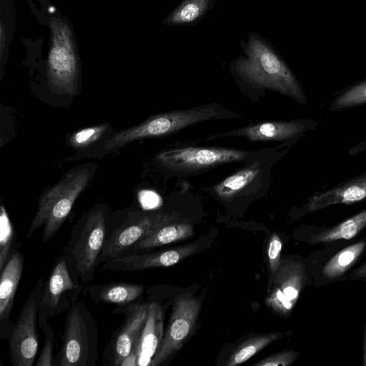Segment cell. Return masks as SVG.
<instances>
[{
  "label": "cell",
  "instance_id": "21",
  "mask_svg": "<svg viewBox=\"0 0 366 366\" xmlns=\"http://www.w3.org/2000/svg\"><path fill=\"white\" fill-rule=\"evenodd\" d=\"M114 132L110 124L102 123L83 128L70 134L66 140L67 144L71 148L79 152L70 159L93 156Z\"/></svg>",
  "mask_w": 366,
  "mask_h": 366
},
{
  "label": "cell",
  "instance_id": "33",
  "mask_svg": "<svg viewBox=\"0 0 366 366\" xmlns=\"http://www.w3.org/2000/svg\"><path fill=\"white\" fill-rule=\"evenodd\" d=\"M366 150V139L348 149L350 156H356Z\"/></svg>",
  "mask_w": 366,
  "mask_h": 366
},
{
  "label": "cell",
  "instance_id": "16",
  "mask_svg": "<svg viewBox=\"0 0 366 366\" xmlns=\"http://www.w3.org/2000/svg\"><path fill=\"white\" fill-rule=\"evenodd\" d=\"M197 248V244H190L166 250L125 252L104 262L102 269L137 272L156 267H170L195 253Z\"/></svg>",
  "mask_w": 366,
  "mask_h": 366
},
{
  "label": "cell",
  "instance_id": "4",
  "mask_svg": "<svg viewBox=\"0 0 366 366\" xmlns=\"http://www.w3.org/2000/svg\"><path fill=\"white\" fill-rule=\"evenodd\" d=\"M109 207L98 204L74 223L63 254L71 273L86 285L94 280L97 259L104 244Z\"/></svg>",
  "mask_w": 366,
  "mask_h": 366
},
{
  "label": "cell",
  "instance_id": "28",
  "mask_svg": "<svg viewBox=\"0 0 366 366\" xmlns=\"http://www.w3.org/2000/svg\"><path fill=\"white\" fill-rule=\"evenodd\" d=\"M366 104V79L340 92L330 104V109L339 112Z\"/></svg>",
  "mask_w": 366,
  "mask_h": 366
},
{
  "label": "cell",
  "instance_id": "35",
  "mask_svg": "<svg viewBox=\"0 0 366 366\" xmlns=\"http://www.w3.org/2000/svg\"><path fill=\"white\" fill-rule=\"evenodd\" d=\"M364 361H365V365H366V325H365V338H364Z\"/></svg>",
  "mask_w": 366,
  "mask_h": 366
},
{
  "label": "cell",
  "instance_id": "11",
  "mask_svg": "<svg viewBox=\"0 0 366 366\" xmlns=\"http://www.w3.org/2000/svg\"><path fill=\"white\" fill-rule=\"evenodd\" d=\"M52 46L47 66L48 80L55 92L74 95L78 91L79 66L69 29L53 22Z\"/></svg>",
  "mask_w": 366,
  "mask_h": 366
},
{
  "label": "cell",
  "instance_id": "20",
  "mask_svg": "<svg viewBox=\"0 0 366 366\" xmlns=\"http://www.w3.org/2000/svg\"><path fill=\"white\" fill-rule=\"evenodd\" d=\"M144 290L145 286L143 285L124 282L86 284L84 286L81 295L96 304L104 303L121 306L142 299Z\"/></svg>",
  "mask_w": 366,
  "mask_h": 366
},
{
  "label": "cell",
  "instance_id": "30",
  "mask_svg": "<svg viewBox=\"0 0 366 366\" xmlns=\"http://www.w3.org/2000/svg\"><path fill=\"white\" fill-rule=\"evenodd\" d=\"M298 353L293 350H284L269 355L257 363L255 366H289L298 357Z\"/></svg>",
  "mask_w": 366,
  "mask_h": 366
},
{
  "label": "cell",
  "instance_id": "15",
  "mask_svg": "<svg viewBox=\"0 0 366 366\" xmlns=\"http://www.w3.org/2000/svg\"><path fill=\"white\" fill-rule=\"evenodd\" d=\"M304 277L305 269L300 262L282 259L279 268L270 277L265 305L280 315H288L299 298Z\"/></svg>",
  "mask_w": 366,
  "mask_h": 366
},
{
  "label": "cell",
  "instance_id": "9",
  "mask_svg": "<svg viewBox=\"0 0 366 366\" xmlns=\"http://www.w3.org/2000/svg\"><path fill=\"white\" fill-rule=\"evenodd\" d=\"M84 285L71 273L62 253L44 281L39 308L40 328L49 323V317L67 312L76 302Z\"/></svg>",
  "mask_w": 366,
  "mask_h": 366
},
{
  "label": "cell",
  "instance_id": "31",
  "mask_svg": "<svg viewBox=\"0 0 366 366\" xmlns=\"http://www.w3.org/2000/svg\"><path fill=\"white\" fill-rule=\"evenodd\" d=\"M282 239L277 234H272L269 239L267 259L271 275L279 268L281 262Z\"/></svg>",
  "mask_w": 366,
  "mask_h": 366
},
{
  "label": "cell",
  "instance_id": "19",
  "mask_svg": "<svg viewBox=\"0 0 366 366\" xmlns=\"http://www.w3.org/2000/svg\"><path fill=\"white\" fill-rule=\"evenodd\" d=\"M164 312L161 305L149 299L148 316L134 352L123 362L127 365H149L163 335Z\"/></svg>",
  "mask_w": 366,
  "mask_h": 366
},
{
  "label": "cell",
  "instance_id": "14",
  "mask_svg": "<svg viewBox=\"0 0 366 366\" xmlns=\"http://www.w3.org/2000/svg\"><path fill=\"white\" fill-rule=\"evenodd\" d=\"M317 122L301 118L289 121H264L206 137L204 141L241 137L252 142H282L292 146L307 132L316 129Z\"/></svg>",
  "mask_w": 366,
  "mask_h": 366
},
{
  "label": "cell",
  "instance_id": "18",
  "mask_svg": "<svg viewBox=\"0 0 366 366\" xmlns=\"http://www.w3.org/2000/svg\"><path fill=\"white\" fill-rule=\"evenodd\" d=\"M24 257L16 251L10 257L0 277V339L9 340L14 323L11 320L15 295L24 270Z\"/></svg>",
  "mask_w": 366,
  "mask_h": 366
},
{
  "label": "cell",
  "instance_id": "8",
  "mask_svg": "<svg viewBox=\"0 0 366 366\" xmlns=\"http://www.w3.org/2000/svg\"><path fill=\"white\" fill-rule=\"evenodd\" d=\"M45 279L44 275L38 279L14 322L8 340L13 366H33L35 363L39 345L37 318Z\"/></svg>",
  "mask_w": 366,
  "mask_h": 366
},
{
  "label": "cell",
  "instance_id": "25",
  "mask_svg": "<svg viewBox=\"0 0 366 366\" xmlns=\"http://www.w3.org/2000/svg\"><path fill=\"white\" fill-rule=\"evenodd\" d=\"M282 335L280 332H269L247 339L230 355L226 365L235 366L246 362Z\"/></svg>",
  "mask_w": 366,
  "mask_h": 366
},
{
  "label": "cell",
  "instance_id": "3",
  "mask_svg": "<svg viewBox=\"0 0 366 366\" xmlns=\"http://www.w3.org/2000/svg\"><path fill=\"white\" fill-rule=\"evenodd\" d=\"M239 118L242 116L218 103L157 114L137 125L115 132L103 144L101 153L104 155L134 141L168 136L201 122Z\"/></svg>",
  "mask_w": 366,
  "mask_h": 366
},
{
  "label": "cell",
  "instance_id": "7",
  "mask_svg": "<svg viewBox=\"0 0 366 366\" xmlns=\"http://www.w3.org/2000/svg\"><path fill=\"white\" fill-rule=\"evenodd\" d=\"M166 212H151L127 208L115 215L109 214L104 246L97 259L98 265L115 258L161 225L172 221Z\"/></svg>",
  "mask_w": 366,
  "mask_h": 366
},
{
  "label": "cell",
  "instance_id": "24",
  "mask_svg": "<svg viewBox=\"0 0 366 366\" xmlns=\"http://www.w3.org/2000/svg\"><path fill=\"white\" fill-rule=\"evenodd\" d=\"M366 227V208L354 216L331 228L317 234L315 242H328L339 239H350Z\"/></svg>",
  "mask_w": 366,
  "mask_h": 366
},
{
  "label": "cell",
  "instance_id": "1",
  "mask_svg": "<svg viewBox=\"0 0 366 366\" xmlns=\"http://www.w3.org/2000/svg\"><path fill=\"white\" fill-rule=\"evenodd\" d=\"M240 46L244 54L231 61L230 69L241 86L252 92L273 91L302 105L307 103L299 80L267 39L250 31Z\"/></svg>",
  "mask_w": 366,
  "mask_h": 366
},
{
  "label": "cell",
  "instance_id": "6",
  "mask_svg": "<svg viewBox=\"0 0 366 366\" xmlns=\"http://www.w3.org/2000/svg\"><path fill=\"white\" fill-rule=\"evenodd\" d=\"M257 152L227 147H185L162 150L154 159L166 174L181 177L199 174L225 164L246 162Z\"/></svg>",
  "mask_w": 366,
  "mask_h": 366
},
{
  "label": "cell",
  "instance_id": "17",
  "mask_svg": "<svg viewBox=\"0 0 366 366\" xmlns=\"http://www.w3.org/2000/svg\"><path fill=\"white\" fill-rule=\"evenodd\" d=\"M366 199V169L324 191L312 194L300 209L305 214L338 204H352Z\"/></svg>",
  "mask_w": 366,
  "mask_h": 366
},
{
  "label": "cell",
  "instance_id": "13",
  "mask_svg": "<svg viewBox=\"0 0 366 366\" xmlns=\"http://www.w3.org/2000/svg\"><path fill=\"white\" fill-rule=\"evenodd\" d=\"M201 305L200 300L191 294L176 297L161 345L149 366L162 365L182 348L194 330Z\"/></svg>",
  "mask_w": 366,
  "mask_h": 366
},
{
  "label": "cell",
  "instance_id": "23",
  "mask_svg": "<svg viewBox=\"0 0 366 366\" xmlns=\"http://www.w3.org/2000/svg\"><path fill=\"white\" fill-rule=\"evenodd\" d=\"M216 0H182L162 21L171 26H191L199 23L214 7Z\"/></svg>",
  "mask_w": 366,
  "mask_h": 366
},
{
  "label": "cell",
  "instance_id": "26",
  "mask_svg": "<svg viewBox=\"0 0 366 366\" xmlns=\"http://www.w3.org/2000/svg\"><path fill=\"white\" fill-rule=\"evenodd\" d=\"M365 247L366 243L362 241L339 252L325 264L323 274L328 279L340 277L356 262Z\"/></svg>",
  "mask_w": 366,
  "mask_h": 366
},
{
  "label": "cell",
  "instance_id": "5",
  "mask_svg": "<svg viewBox=\"0 0 366 366\" xmlns=\"http://www.w3.org/2000/svg\"><path fill=\"white\" fill-rule=\"evenodd\" d=\"M98 345L97 322L83 300L75 302L65 315L57 366H95Z\"/></svg>",
  "mask_w": 366,
  "mask_h": 366
},
{
  "label": "cell",
  "instance_id": "12",
  "mask_svg": "<svg viewBox=\"0 0 366 366\" xmlns=\"http://www.w3.org/2000/svg\"><path fill=\"white\" fill-rule=\"evenodd\" d=\"M285 153V152H284ZM267 149L257 151L256 155L239 170L209 189L219 199L231 201L249 194L265 186L274 163L284 154Z\"/></svg>",
  "mask_w": 366,
  "mask_h": 366
},
{
  "label": "cell",
  "instance_id": "27",
  "mask_svg": "<svg viewBox=\"0 0 366 366\" xmlns=\"http://www.w3.org/2000/svg\"><path fill=\"white\" fill-rule=\"evenodd\" d=\"M16 232L3 204L0 206V272L17 251L16 249Z\"/></svg>",
  "mask_w": 366,
  "mask_h": 366
},
{
  "label": "cell",
  "instance_id": "22",
  "mask_svg": "<svg viewBox=\"0 0 366 366\" xmlns=\"http://www.w3.org/2000/svg\"><path fill=\"white\" fill-rule=\"evenodd\" d=\"M172 222L157 227L126 252L149 250L187 239L194 235V228L192 224L189 222L172 223Z\"/></svg>",
  "mask_w": 366,
  "mask_h": 366
},
{
  "label": "cell",
  "instance_id": "34",
  "mask_svg": "<svg viewBox=\"0 0 366 366\" xmlns=\"http://www.w3.org/2000/svg\"><path fill=\"white\" fill-rule=\"evenodd\" d=\"M355 275L360 277H366V262L357 268Z\"/></svg>",
  "mask_w": 366,
  "mask_h": 366
},
{
  "label": "cell",
  "instance_id": "10",
  "mask_svg": "<svg viewBox=\"0 0 366 366\" xmlns=\"http://www.w3.org/2000/svg\"><path fill=\"white\" fill-rule=\"evenodd\" d=\"M149 305V299L145 301L141 299L115 307L113 312L122 315L124 320L107 342L102 353L103 365L122 366L134 352L148 316Z\"/></svg>",
  "mask_w": 366,
  "mask_h": 366
},
{
  "label": "cell",
  "instance_id": "2",
  "mask_svg": "<svg viewBox=\"0 0 366 366\" xmlns=\"http://www.w3.org/2000/svg\"><path fill=\"white\" fill-rule=\"evenodd\" d=\"M97 167L94 162L78 165L62 175L56 184L44 190L39 196L38 209L29 227L27 238L41 226L42 243L49 242L59 233L76 199L91 183Z\"/></svg>",
  "mask_w": 366,
  "mask_h": 366
},
{
  "label": "cell",
  "instance_id": "32",
  "mask_svg": "<svg viewBox=\"0 0 366 366\" xmlns=\"http://www.w3.org/2000/svg\"><path fill=\"white\" fill-rule=\"evenodd\" d=\"M139 199L144 209H151L157 206L159 197L155 192L150 190H144L139 194Z\"/></svg>",
  "mask_w": 366,
  "mask_h": 366
},
{
  "label": "cell",
  "instance_id": "29",
  "mask_svg": "<svg viewBox=\"0 0 366 366\" xmlns=\"http://www.w3.org/2000/svg\"><path fill=\"white\" fill-rule=\"evenodd\" d=\"M45 334L44 345L39 356L34 363L35 366H57L56 355H53L55 332L51 326L47 323L41 328Z\"/></svg>",
  "mask_w": 366,
  "mask_h": 366
}]
</instances>
